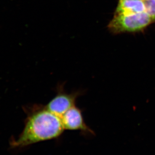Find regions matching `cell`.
I'll return each instance as SVG.
<instances>
[{"label": "cell", "instance_id": "1", "mask_svg": "<svg viewBox=\"0 0 155 155\" xmlns=\"http://www.w3.org/2000/svg\"><path fill=\"white\" fill-rule=\"evenodd\" d=\"M27 117L23 130L10 142L12 148H23L38 142L54 139L64 130L61 117L42 105L25 108Z\"/></svg>", "mask_w": 155, "mask_h": 155}, {"label": "cell", "instance_id": "2", "mask_svg": "<svg viewBox=\"0 0 155 155\" xmlns=\"http://www.w3.org/2000/svg\"><path fill=\"white\" fill-rule=\"evenodd\" d=\"M155 23L147 12L137 13H114L108 23V30L114 34L142 32Z\"/></svg>", "mask_w": 155, "mask_h": 155}, {"label": "cell", "instance_id": "3", "mask_svg": "<svg viewBox=\"0 0 155 155\" xmlns=\"http://www.w3.org/2000/svg\"><path fill=\"white\" fill-rule=\"evenodd\" d=\"M80 93L79 92L68 93L63 89V85L59 86L57 94L45 106L50 112L61 117L68 110L75 105L76 99Z\"/></svg>", "mask_w": 155, "mask_h": 155}, {"label": "cell", "instance_id": "4", "mask_svg": "<svg viewBox=\"0 0 155 155\" xmlns=\"http://www.w3.org/2000/svg\"><path fill=\"white\" fill-rule=\"evenodd\" d=\"M61 119L64 129L79 130L86 134L95 135L94 131L85 123L81 110L76 105L68 110Z\"/></svg>", "mask_w": 155, "mask_h": 155}, {"label": "cell", "instance_id": "5", "mask_svg": "<svg viewBox=\"0 0 155 155\" xmlns=\"http://www.w3.org/2000/svg\"><path fill=\"white\" fill-rule=\"evenodd\" d=\"M146 12L144 0H119L114 13Z\"/></svg>", "mask_w": 155, "mask_h": 155}, {"label": "cell", "instance_id": "6", "mask_svg": "<svg viewBox=\"0 0 155 155\" xmlns=\"http://www.w3.org/2000/svg\"><path fill=\"white\" fill-rule=\"evenodd\" d=\"M146 12L155 22V0H145Z\"/></svg>", "mask_w": 155, "mask_h": 155}, {"label": "cell", "instance_id": "7", "mask_svg": "<svg viewBox=\"0 0 155 155\" xmlns=\"http://www.w3.org/2000/svg\"><path fill=\"white\" fill-rule=\"evenodd\" d=\"M144 1H145V0H144Z\"/></svg>", "mask_w": 155, "mask_h": 155}]
</instances>
